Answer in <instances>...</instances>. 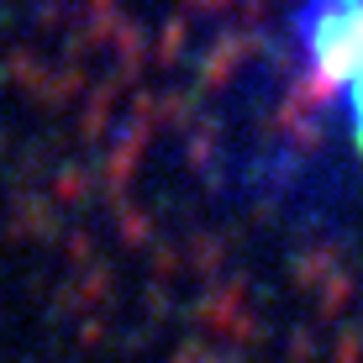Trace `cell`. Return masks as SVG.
<instances>
[{
	"instance_id": "cell-1",
	"label": "cell",
	"mask_w": 363,
	"mask_h": 363,
	"mask_svg": "<svg viewBox=\"0 0 363 363\" xmlns=\"http://www.w3.org/2000/svg\"><path fill=\"white\" fill-rule=\"evenodd\" d=\"M290 32L311 84L337 106L347 143L363 158V0H300Z\"/></svg>"
}]
</instances>
